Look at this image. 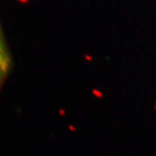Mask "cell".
<instances>
[{"instance_id":"1","label":"cell","mask_w":156,"mask_h":156,"mask_svg":"<svg viewBox=\"0 0 156 156\" xmlns=\"http://www.w3.org/2000/svg\"><path fill=\"white\" fill-rule=\"evenodd\" d=\"M9 66V56L6 51L5 44H4V41H2V36L0 33V67L2 68V71L6 72L8 69Z\"/></svg>"},{"instance_id":"2","label":"cell","mask_w":156,"mask_h":156,"mask_svg":"<svg viewBox=\"0 0 156 156\" xmlns=\"http://www.w3.org/2000/svg\"><path fill=\"white\" fill-rule=\"evenodd\" d=\"M2 73H5V72H4V71H2V68L0 67V78H1V74H2Z\"/></svg>"}]
</instances>
